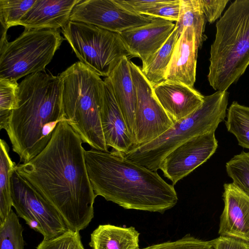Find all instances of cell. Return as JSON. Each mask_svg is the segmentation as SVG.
Masks as SVG:
<instances>
[{
    "mask_svg": "<svg viewBox=\"0 0 249 249\" xmlns=\"http://www.w3.org/2000/svg\"><path fill=\"white\" fill-rule=\"evenodd\" d=\"M178 38L175 27L163 45L142 62V71L153 87L165 80L166 71Z\"/></svg>",
    "mask_w": 249,
    "mask_h": 249,
    "instance_id": "obj_21",
    "label": "cell"
},
{
    "mask_svg": "<svg viewBox=\"0 0 249 249\" xmlns=\"http://www.w3.org/2000/svg\"><path fill=\"white\" fill-rule=\"evenodd\" d=\"M2 31L0 47V78L18 80L45 71L64 39L57 30L27 29L8 42Z\"/></svg>",
    "mask_w": 249,
    "mask_h": 249,
    "instance_id": "obj_7",
    "label": "cell"
},
{
    "mask_svg": "<svg viewBox=\"0 0 249 249\" xmlns=\"http://www.w3.org/2000/svg\"><path fill=\"white\" fill-rule=\"evenodd\" d=\"M242 249H249V243L244 242Z\"/></svg>",
    "mask_w": 249,
    "mask_h": 249,
    "instance_id": "obj_35",
    "label": "cell"
},
{
    "mask_svg": "<svg viewBox=\"0 0 249 249\" xmlns=\"http://www.w3.org/2000/svg\"><path fill=\"white\" fill-rule=\"evenodd\" d=\"M217 147L214 131L195 137L169 153L159 169L174 185L209 159Z\"/></svg>",
    "mask_w": 249,
    "mask_h": 249,
    "instance_id": "obj_12",
    "label": "cell"
},
{
    "mask_svg": "<svg viewBox=\"0 0 249 249\" xmlns=\"http://www.w3.org/2000/svg\"><path fill=\"white\" fill-rule=\"evenodd\" d=\"M215 27L207 78L215 90L225 91L249 66V0L232 2Z\"/></svg>",
    "mask_w": 249,
    "mask_h": 249,
    "instance_id": "obj_4",
    "label": "cell"
},
{
    "mask_svg": "<svg viewBox=\"0 0 249 249\" xmlns=\"http://www.w3.org/2000/svg\"><path fill=\"white\" fill-rule=\"evenodd\" d=\"M130 60L127 57L124 56L107 77L129 134L134 143L137 91L131 73Z\"/></svg>",
    "mask_w": 249,
    "mask_h": 249,
    "instance_id": "obj_19",
    "label": "cell"
},
{
    "mask_svg": "<svg viewBox=\"0 0 249 249\" xmlns=\"http://www.w3.org/2000/svg\"><path fill=\"white\" fill-rule=\"evenodd\" d=\"M36 249H85L79 232L68 230L49 239H43Z\"/></svg>",
    "mask_w": 249,
    "mask_h": 249,
    "instance_id": "obj_29",
    "label": "cell"
},
{
    "mask_svg": "<svg viewBox=\"0 0 249 249\" xmlns=\"http://www.w3.org/2000/svg\"><path fill=\"white\" fill-rule=\"evenodd\" d=\"M226 170L232 183L249 195V152H241L226 163Z\"/></svg>",
    "mask_w": 249,
    "mask_h": 249,
    "instance_id": "obj_27",
    "label": "cell"
},
{
    "mask_svg": "<svg viewBox=\"0 0 249 249\" xmlns=\"http://www.w3.org/2000/svg\"><path fill=\"white\" fill-rule=\"evenodd\" d=\"M104 86L100 114L106 143L113 150L125 153L134 146L108 77Z\"/></svg>",
    "mask_w": 249,
    "mask_h": 249,
    "instance_id": "obj_15",
    "label": "cell"
},
{
    "mask_svg": "<svg viewBox=\"0 0 249 249\" xmlns=\"http://www.w3.org/2000/svg\"><path fill=\"white\" fill-rule=\"evenodd\" d=\"M161 0H114L124 10L136 15L146 16L147 13L159 3Z\"/></svg>",
    "mask_w": 249,
    "mask_h": 249,
    "instance_id": "obj_32",
    "label": "cell"
},
{
    "mask_svg": "<svg viewBox=\"0 0 249 249\" xmlns=\"http://www.w3.org/2000/svg\"><path fill=\"white\" fill-rule=\"evenodd\" d=\"M199 0L206 21L211 24L221 17L229 1V0Z\"/></svg>",
    "mask_w": 249,
    "mask_h": 249,
    "instance_id": "obj_33",
    "label": "cell"
},
{
    "mask_svg": "<svg viewBox=\"0 0 249 249\" xmlns=\"http://www.w3.org/2000/svg\"><path fill=\"white\" fill-rule=\"evenodd\" d=\"M59 76L67 123L79 135L83 142L92 149L108 151L100 114L104 80L80 61L70 66Z\"/></svg>",
    "mask_w": 249,
    "mask_h": 249,
    "instance_id": "obj_5",
    "label": "cell"
},
{
    "mask_svg": "<svg viewBox=\"0 0 249 249\" xmlns=\"http://www.w3.org/2000/svg\"><path fill=\"white\" fill-rule=\"evenodd\" d=\"M175 28L172 21L154 18L148 24L130 28L119 34L133 57H139L142 62L163 45Z\"/></svg>",
    "mask_w": 249,
    "mask_h": 249,
    "instance_id": "obj_14",
    "label": "cell"
},
{
    "mask_svg": "<svg viewBox=\"0 0 249 249\" xmlns=\"http://www.w3.org/2000/svg\"><path fill=\"white\" fill-rule=\"evenodd\" d=\"M139 232L133 227L100 225L91 234V249H140Z\"/></svg>",
    "mask_w": 249,
    "mask_h": 249,
    "instance_id": "obj_20",
    "label": "cell"
},
{
    "mask_svg": "<svg viewBox=\"0 0 249 249\" xmlns=\"http://www.w3.org/2000/svg\"><path fill=\"white\" fill-rule=\"evenodd\" d=\"M180 0H161L146 16L177 21L180 13Z\"/></svg>",
    "mask_w": 249,
    "mask_h": 249,
    "instance_id": "obj_31",
    "label": "cell"
},
{
    "mask_svg": "<svg viewBox=\"0 0 249 249\" xmlns=\"http://www.w3.org/2000/svg\"><path fill=\"white\" fill-rule=\"evenodd\" d=\"M130 68L137 91L134 147L156 139L171 128L174 122L159 102L153 86L142 68L130 60Z\"/></svg>",
    "mask_w": 249,
    "mask_h": 249,
    "instance_id": "obj_10",
    "label": "cell"
},
{
    "mask_svg": "<svg viewBox=\"0 0 249 249\" xmlns=\"http://www.w3.org/2000/svg\"><path fill=\"white\" fill-rule=\"evenodd\" d=\"M23 231L17 215L12 210L0 224V249H24Z\"/></svg>",
    "mask_w": 249,
    "mask_h": 249,
    "instance_id": "obj_26",
    "label": "cell"
},
{
    "mask_svg": "<svg viewBox=\"0 0 249 249\" xmlns=\"http://www.w3.org/2000/svg\"><path fill=\"white\" fill-rule=\"evenodd\" d=\"M9 147L3 139L0 141V224L12 210L11 178L16 166L11 159Z\"/></svg>",
    "mask_w": 249,
    "mask_h": 249,
    "instance_id": "obj_23",
    "label": "cell"
},
{
    "mask_svg": "<svg viewBox=\"0 0 249 249\" xmlns=\"http://www.w3.org/2000/svg\"><path fill=\"white\" fill-rule=\"evenodd\" d=\"M68 120L59 75L45 71L27 75L18 84L17 104L4 126L13 151L24 163L47 145L58 124Z\"/></svg>",
    "mask_w": 249,
    "mask_h": 249,
    "instance_id": "obj_3",
    "label": "cell"
},
{
    "mask_svg": "<svg viewBox=\"0 0 249 249\" xmlns=\"http://www.w3.org/2000/svg\"><path fill=\"white\" fill-rule=\"evenodd\" d=\"M89 178L95 195L125 209L163 213L178 201L174 185L157 173L133 162L122 152L85 151Z\"/></svg>",
    "mask_w": 249,
    "mask_h": 249,
    "instance_id": "obj_2",
    "label": "cell"
},
{
    "mask_svg": "<svg viewBox=\"0 0 249 249\" xmlns=\"http://www.w3.org/2000/svg\"><path fill=\"white\" fill-rule=\"evenodd\" d=\"M18 84L14 79L0 78V129H3L17 104Z\"/></svg>",
    "mask_w": 249,
    "mask_h": 249,
    "instance_id": "obj_28",
    "label": "cell"
},
{
    "mask_svg": "<svg viewBox=\"0 0 249 249\" xmlns=\"http://www.w3.org/2000/svg\"><path fill=\"white\" fill-rule=\"evenodd\" d=\"M180 13L175 23L178 38L186 28L192 29L200 48L206 38L204 35L206 18L199 0H180Z\"/></svg>",
    "mask_w": 249,
    "mask_h": 249,
    "instance_id": "obj_22",
    "label": "cell"
},
{
    "mask_svg": "<svg viewBox=\"0 0 249 249\" xmlns=\"http://www.w3.org/2000/svg\"><path fill=\"white\" fill-rule=\"evenodd\" d=\"M225 125L236 137L238 145L249 149V107L233 102L227 112Z\"/></svg>",
    "mask_w": 249,
    "mask_h": 249,
    "instance_id": "obj_24",
    "label": "cell"
},
{
    "mask_svg": "<svg viewBox=\"0 0 249 249\" xmlns=\"http://www.w3.org/2000/svg\"><path fill=\"white\" fill-rule=\"evenodd\" d=\"M81 0H36L21 19L19 25L27 29L63 28L70 21L74 7Z\"/></svg>",
    "mask_w": 249,
    "mask_h": 249,
    "instance_id": "obj_18",
    "label": "cell"
},
{
    "mask_svg": "<svg viewBox=\"0 0 249 249\" xmlns=\"http://www.w3.org/2000/svg\"><path fill=\"white\" fill-rule=\"evenodd\" d=\"M153 18L131 13L114 0H81L74 7L70 20L91 24L120 34L148 24Z\"/></svg>",
    "mask_w": 249,
    "mask_h": 249,
    "instance_id": "obj_11",
    "label": "cell"
},
{
    "mask_svg": "<svg viewBox=\"0 0 249 249\" xmlns=\"http://www.w3.org/2000/svg\"><path fill=\"white\" fill-rule=\"evenodd\" d=\"M13 207L18 215L44 239L56 237L69 230L57 212L15 170L11 178Z\"/></svg>",
    "mask_w": 249,
    "mask_h": 249,
    "instance_id": "obj_9",
    "label": "cell"
},
{
    "mask_svg": "<svg viewBox=\"0 0 249 249\" xmlns=\"http://www.w3.org/2000/svg\"><path fill=\"white\" fill-rule=\"evenodd\" d=\"M159 102L174 122L182 119L196 110L204 96L194 88L164 80L153 87Z\"/></svg>",
    "mask_w": 249,
    "mask_h": 249,
    "instance_id": "obj_16",
    "label": "cell"
},
{
    "mask_svg": "<svg viewBox=\"0 0 249 249\" xmlns=\"http://www.w3.org/2000/svg\"><path fill=\"white\" fill-rule=\"evenodd\" d=\"M83 141L65 121L46 147L17 172L59 213L69 230L86 228L94 217L95 195L85 162Z\"/></svg>",
    "mask_w": 249,
    "mask_h": 249,
    "instance_id": "obj_1",
    "label": "cell"
},
{
    "mask_svg": "<svg viewBox=\"0 0 249 249\" xmlns=\"http://www.w3.org/2000/svg\"><path fill=\"white\" fill-rule=\"evenodd\" d=\"M199 48L193 30L189 28L184 29L174 47L165 80L194 88Z\"/></svg>",
    "mask_w": 249,
    "mask_h": 249,
    "instance_id": "obj_17",
    "label": "cell"
},
{
    "mask_svg": "<svg viewBox=\"0 0 249 249\" xmlns=\"http://www.w3.org/2000/svg\"><path fill=\"white\" fill-rule=\"evenodd\" d=\"M36 0H0V21L2 30L7 32L20 22Z\"/></svg>",
    "mask_w": 249,
    "mask_h": 249,
    "instance_id": "obj_25",
    "label": "cell"
},
{
    "mask_svg": "<svg viewBox=\"0 0 249 249\" xmlns=\"http://www.w3.org/2000/svg\"><path fill=\"white\" fill-rule=\"evenodd\" d=\"M229 93L216 91L204 96L202 104L187 117L174 122L172 126L156 139L133 147L124 153L128 160L157 171L163 158L174 148L195 137L215 132L227 116Z\"/></svg>",
    "mask_w": 249,
    "mask_h": 249,
    "instance_id": "obj_6",
    "label": "cell"
},
{
    "mask_svg": "<svg viewBox=\"0 0 249 249\" xmlns=\"http://www.w3.org/2000/svg\"><path fill=\"white\" fill-rule=\"evenodd\" d=\"M222 196L219 234L249 243V195L232 182L224 184Z\"/></svg>",
    "mask_w": 249,
    "mask_h": 249,
    "instance_id": "obj_13",
    "label": "cell"
},
{
    "mask_svg": "<svg viewBox=\"0 0 249 249\" xmlns=\"http://www.w3.org/2000/svg\"><path fill=\"white\" fill-rule=\"evenodd\" d=\"M62 32L79 61L107 77L124 56L133 57L119 34L70 20Z\"/></svg>",
    "mask_w": 249,
    "mask_h": 249,
    "instance_id": "obj_8",
    "label": "cell"
},
{
    "mask_svg": "<svg viewBox=\"0 0 249 249\" xmlns=\"http://www.w3.org/2000/svg\"><path fill=\"white\" fill-rule=\"evenodd\" d=\"M140 249H214L211 241H204L187 234L175 241H167Z\"/></svg>",
    "mask_w": 249,
    "mask_h": 249,
    "instance_id": "obj_30",
    "label": "cell"
},
{
    "mask_svg": "<svg viewBox=\"0 0 249 249\" xmlns=\"http://www.w3.org/2000/svg\"><path fill=\"white\" fill-rule=\"evenodd\" d=\"M214 249H242L245 241L234 238L220 236L212 240Z\"/></svg>",
    "mask_w": 249,
    "mask_h": 249,
    "instance_id": "obj_34",
    "label": "cell"
}]
</instances>
